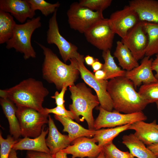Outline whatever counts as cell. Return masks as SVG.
I'll list each match as a JSON object with an SVG mask.
<instances>
[{"mask_svg":"<svg viewBox=\"0 0 158 158\" xmlns=\"http://www.w3.org/2000/svg\"><path fill=\"white\" fill-rule=\"evenodd\" d=\"M18 141L13 137L8 135L6 139L0 134V158H8L9 154L14 145Z\"/></svg>","mask_w":158,"mask_h":158,"instance_id":"d6a6232c","label":"cell"},{"mask_svg":"<svg viewBox=\"0 0 158 158\" xmlns=\"http://www.w3.org/2000/svg\"><path fill=\"white\" fill-rule=\"evenodd\" d=\"M44 109L45 113L47 114L53 113L56 115L68 117L72 120H76L75 117L73 113L70 110H67L65 106H57L52 109L45 108Z\"/></svg>","mask_w":158,"mask_h":158,"instance_id":"836d02e7","label":"cell"},{"mask_svg":"<svg viewBox=\"0 0 158 158\" xmlns=\"http://www.w3.org/2000/svg\"><path fill=\"white\" fill-rule=\"evenodd\" d=\"M150 57L145 56L140 65L131 71H126L125 77L132 82L135 88L142 83L147 84L158 81L152 69L151 64L153 59Z\"/></svg>","mask_w":158,"mask_h":158,"instance_id":"9a60e30c","label":"cell"},{"mask_svg":"<svg viewBox=\"0 0 158 158\" xmlns=\"http://www.w3.org/2000/svg\"><path fill=\"white\" fill-rule=\"evenodd\" d=\"M122 142L134 157L138 158H157L154 154L133 133L124 135Z\"/></svg>","mask_w":158,"mask_h":158,"instance_id":"7402d4cb","label":"cell"},{"mask_svg":"<svg viewBox=\"0 0 158 158\" xmlns=\"http://www.w3.org/2000/svg\"><path fill=\"white\" fill-rule=\"evenodd\" d=\"M155 56L156 58L152 62L151 68L152 71H156L154 76L158 80V54L156 55Z\"/></svg>","mask_w":158,"mask_h":158,"instance_id":"8d00e7d4","label":"cell"},{"mask_svg":"<svg viewBox=\"0 0 158 158\" xmlns=\"http://www.w3.org/2000/svg\"><path fill=\"white\" fill-rule=\"evenodd\" d=\"M107 90L113 108L118 112L127 114L142 111L148 104L135 91L132 82L125 76L110 79Z\"/></svg>","mask_w":158,"mask_h":158,"instance_id":"3957f363","label":"cell"},{"mask_svg":"<svg viewBox=\"0 0 158 158\" xmlns=\"http://www.w3.org/2000/svg\"><path fill=\"white\" fill-rule=\"evenodd\" d=\"M67 87L65 86L62 88L60 92L56 91L55 93L54 96L51 98L54 99L55 100V103L57 106H65V101L64 99V96Z\"/></svg>","mask_w":158,"mask_h":158,"instance_id":"e575fe53","label":"cell"},{"mask_svg":"<svg viewBox=\"0 0 158 158\" xmlns=\"http://www.w3.org/2000/svg\"><path fill=\"white\" fill-rule=\"evenodd\" d=\"M102 56L104 61L102 70L106 73L105 80L125 76L126 71L121 69L117 66L111 54L110 50L103 51Z\"/></svg>","mask_w":158,"mask_h":158,"instance_id":"484cf974","label":"cell"},{"mask_svg":"<svg viewBox=\"0 0 158 158\" xmlns=\"http://www.w3.org/2000/svg\"><path fill=\"white\" fill-rule=\"evenodd\" d=\"M0 103L9 125L11 134L17 140L21 135L19 122L16 112L17 107L15 104L8 99L0 98Z\"/></svg>","mask_w":158,"mask_h":158,"instance_id":"603a6c76","label":"cell"},{"mask_svg":"<svg viewBox=\"0 0 158 158\" xmlns=\"http://www.w3.org/2000/svg\"><path fill=\"white\" fill-rule=\"evenodd\" d=\"M94 75L95 78L98 80H105L106 74L105 72L101 69L95 72Z\"/></svg>","mask_w":158,"mask_h":158,"instance_id":"f35d334b","label":"cell"},{"mask_svg":"<svg viewBox=\"0 0 158 158\" xmlns=\"http://www.w3.org/2000/svg\"><path fill=\"white\" fill-rule=\"evenodd\" d=\"M16 106L21 135L24 138H33L39 136L44 125L48 123L49 114H43L31 108Z\"/></svg>","mask_w":158,"mask_h":158,"instance_id":"8992f818","label":"cell"},{"mask_svg":"<svg viewBox=\"0 0 158 158\" xmlns=\"http://www.w3.org/2000/svg\"><path fill=\"white\" fill-rule=\"evenodd\" d=\"M142 22L148 37L145 56L150 57L158 54V23Z\"/></svg>","mask_w":158,"mask_h":158,"instance_id":"d4e9b609","label":"cell"},{"mask_svg":"<svg viewBox=\"0 0 158 158\" xmlns=\"http://www.w3.org/2000/svg\"><path fill=\"white\" fill-rule=\"evenodd\" d=\"M0 10L11 13L23 23L28 18H33L35 14L27 0H0Z\"/></svg>","mask_w":158,"mask_h":158,"instance_id":"2e32d148","label":"cell"},{"mask_svg":"<svg viewBox=\"0 0 158 158\" xmlns=\"http://www.w3.org/2000/svg\"><path fill=\"white\" fill-rule=\"evenodd\" d=\"M138 92L148 104L155 103L158 107V81L143 84Z\"/></svg>","mask_w":158,"mask_h":158,"instance_id":"f1b7e54d","label":"cell"},{"mask_svg":"<svg viewBox=\"0 0 158 158\" xmlns=\"http://www.w3.org/2000/svg\"><path fill=\"white\" fill-rule=\"evenodd\" d=\"M49 132L46 139L47 145L50 154L53 155L57 152L66 148L71 143L68 135L61 134L58 130L53 120L50 115L48 116Z\"/></svg>","mask_w":158,"mask_h":158,"instance_id":"d6986e66","label":"cell"},{"mask_svg":"<svg viewBox=\"0 0 158 158\" xmlns=\"http://www.w3.org/2000/svg\"><path fill=\"white\" fill-rule=\"evenodd\" d=\"M40 20L39 16L22 24H16L12 36L6 43V48H14L17 52L23 54L25 60L35 58L36 53L32 45L31 38L35 30L41 26Z\"/></svg>","mask_w":158,"mask_h":158,"instance_id":"5b68a950","label":"cell"},{"mask_svg":"<svg viewBox=\"0 0 158 158\" xmlns=\"http://www.w3.org/2000/svg\"><path fill=\"white\" fill-rule=\"evenodd\" d=\"M98 109L99 113L94 124L95 130L103 128L118 127L131 124L139 121H145L147 119V116L142 111L122 114L115 110L113 111H107L100 106Z\"/></svg>","mask_w":158,"mask_h":158,"instance_id":"9c48e42d","label":"cell"},{"mask_svg":"<svg viewBox=\"0 0 158 158\" xmlns=\"http://www.w3.org/2000/svg\"><path fill=\"white\" fill-rule=\"evenodd\" d=\"M157 126H158V124H157Z\"/></svg>","mask_w":158,"mask_h":158,"instance_id":"f6af8a7d","label":"cell"},{"mask_svg":"<svg viewBox=\"0 0 158 158\" xmlns=\"http://www.w3.org/2000/svg\"><path fill=\"white\" fill-rule=\"evenodd\" d=\"M49 94V91L41 81L31 78L24 80L8 89L0 91L1 98L8 99L16 105L31 108L45 114H48L42 105Z\"/></svg>","mask_w":158,"mask_h":158,"instance_id":"6da1fadb","label":"cell"},{"mask_svg":"<svg viewBox=\"0 0 158 158\" xmlns=\"http://www.w3.org/2000/svg\"><path fill=\"white\" fill-rule=\"evenodd\" d=\"M54 118L63 125V131L68 133L69 139L71 143L77 138L82 137H91L96 133L97 130L85 129L68 117L55 115Z\"/></svg>","mask_w":158,"mask_h":158,"instance_id":"44dd1931","label":"cell"},{"mask_svg":"<svg viewBox=\"0 0 158 158\" xmlns=\"http://www.w3.org/2000/svg\"><path fill=\"white\" fill-rule=\"evenodd\" d=\"M112 2L111 0H81L79 3L93 11L103 12L110 6Z\"/></svg>","mask_w":158,"mask_h":158,"instance_id":"1f68e13d","label":"cell"},{"mask_svg":"<svg viewBox=\"0 0 158 158\" xmlns=\"http://www.w3.org/2000/svg\"><path fill=\"white\" fill-rule=\"evenodd\" d=\"M70 27L84 33L97 22L104 18L103 12L95 11L75 2L70 6L67 12Z\"/></svg>","mask_w":158,"mask_h":158,"instance_id":"52a82bcc","label":"cell"},{"mask_svg":"<svg viewBox=\"0 0 158 158\" xmlns=\"http://www.w3.org/2000/svg\"><path fill=\"white\" fill-rule=\"evenodd\" d=\"M147 147L158 158V143L147 146Z\"/></svg>","mask_w":158,"mask_h":158,"instance_id":"ab89813d","label":"cell"},{"mask_svg":"<svg viewBox=\"0 0 158 158\" xmlns=\"http://www.w3.org/2000/svg\"><path fill=\"white\" fill-rule=\"evenodd\" d=\"M87 41L102 51L110 50L115 34L109 26L108 18L99 20L84 33Z\"/></svg>","mask_w":158,"mask_h":158,"instance_id":"8fae6325","label":"cell"},{"mask_svg":"<svg viewBox=\"0 0 158 158\" xmlns=\"http://www.w3.org/2000/svg\"><path fill=\"white\" fill-rule=\"evenodd\" d=\"M69 89L72 101V104L69 105V108L75 115L76 120L78 122L81 121L79 117L82 116V121L85 119L87 123L88 129L95 130L94 127L95 121L92 111L99 104L97 95H94L91 89L83 83L70 86Z\"/></svg>","mask_w":158,"mask_h":158,"instance_id":"277c9868","label":"cell"},{"mask_svg":"<svg viewBox=\"0 0 158 158\" xmlns=\"http://www.w3.org/2000/svg\"><path fill=\"white\" fill-rule=\"evenodd\" d=\"M102 150L105 158H134L130 152L120 150L112 142L104 146Z\"/></svg>","mask_w":158,"mask_h":158,"instance_id":"4dcf8cb0","label":"cell"},{"mask_svg":"<svg viewBox=\"0 0 158 158\" xmlns=\"http://www.w3.org/2000/svg\"><path fill=\"white\" fill-rule=\"evenodd\" d=\"M114 56L117 58L118 65L123 70L131 71L139 65L130 50L121 41L116 42Z\"/></svg>","mask_w":158,"mask_h":158,"instance_id":"cb8c5ba5","label":"cell"},{"mask_svg":"<svg viewBox=\"0 0 158 158\" xmlns=\"http://www.w3.org/2000/svg\"><path fill=\"white\" fill-rule=\"evenodd\" d=\"M72 142V145L60 151L67 154H71V158H96L103 149V147L96 144L97 142L94 138L81 137Z\"/></svg>","mask_w":158,"mask_h":158,"instance_id":"5bb4252c","label":"cell"},{"mask_svg":"<svg viewBox=\"0 0 158 158\" xmlns=\"http://www.w3.org/2000/svg\"><path fill=\"white\" fill-rule=\"evenodd\" d=\"M103 64L101 63L97 59H95L94 63L92 65V69L94 72L102 69Z\"/></svg>","mask_w":158,"mask_h":158,"instance_id":"74e56055","label":"cell"},{"mask_svg":"<svg viewBox=\"0 0 158 158\" xmlns=\"http://www.w3.org/2000/svg\"><path fill=\"white\" fill-rule=\"evenodd\" d=\"M16 24L10 13L0 10V44L6 43L11 38Z\"/></svg>","mask_w":158,"mask_h":158,"instance_id":"4316f807","label":"cell"},{"mask_svg":"<svg viewBox=\"0 0 158 158\" xmlns=\"http://www.w3.org/2000/svg\"><path fill=\"white\" fill-rule=\"evenodd\" d=\"M140 21L137 13L129 5L112 13L108 19L111 30L122 39Z\"/></svg>","mask_w":158,"mask_h":158,"instance_id":"7c38bea8","label":"cell"},{"mask_svg":"<svg viewBox=\"0 0 158 158\" xmlns=\"http://www.w3.org/2000/svg\"><path fill=\"white\" fill-rule=\"evenodd\" d=\"M67 155V153L59 151L52 155L54 158H68Z\"/></svg>","mask_w":158,"mask_h":158,"instance_id":"b9f144b4","label":"cell"},{"mask_svg":"<svg viewBox=\"0 0 158 158\" xmlns=\"http://www.w3.org/2000/svg\"><path fill=\"white\" fill-rule=\"evenodd\" d=\"M41 48L44 56L42 66L43 78L53 83L57 89L74 85L78 78L79 71L76 67L75 59H70L67 65L62 61L50 49L36 42Z\"/></svg>","mask_w":158,"mask_h":158,"instance_id":"7a4b0ae2","label":"cell"},{"mask_svg":"<svg viewBox=\"0 0 158 158\" xmlns=\"http://www.w3.org/2000/svg\"><path fill=\"white\" fill-rule=\"evenodd\" d=\"M84 58V55L81 54L78 58L75 59L76 67L79 71L81 78L95 91L100 106L107 111H112L114 108L113 102L107 90L108 81L96 79L94 75L85 66Z\"/></svg>","mask_w":158,"mask_h":158,"instance_id":"ba28073f","label":"cell"},{"mask_svg":"<svg viewBox=\"0 0 158 158\" xmlns=\"http://www.w3.org/2000/svg\"><path fill=\"white\" fill-rule=\"evenodd\" d=\"M129 5L137 13L140 21L158 23V1L133 0Z\"/></svg>","mask_w":158,"mask_h":158,"instance_id":"e0dca14e","label":"cell"},{"mask_svg":"<svg viewBox=\"0 0 158 158\" xmlns=\"http://www.w3.org/2000/svg\"><path fill=\"white\" fill-rule=\"evenodd\" d=\"M8 158H19L17 156L16 150L12 149L9 154Z\"/></svg>","mask_w":158,"mask_h":158,"instance_id":"7bdbcfd3","label":"cell"},{"mask_svg":"<svg viewBox=\"0 0 158 158\" xmlns=\"http://www.w3.org/2000/svg\"><path fill=\"white\" fill-rule=\"evenodd\" d=\"M57 10L49 20L47 40L48 44H54L57 47L62 59L66 63L71 59L78 58L81 54L78 52L77 47L68 41L60 33L56 19Z\"/></svg>","mask_w":158,"mask_h":158,"instance_id":"30bf717a","label":"cell"},{"mask_svg":"<svg viewBox=\"0 0 158 158\" xmlns=\"http://www.w3.org/2000/svg\"><path fill=\"white\" fill-rule=\"evenodd\" d=\"M130 125L128 124L114 128L97 130L94 138L98 142L99 146L103 147L112 142L113 140L120 133L129 130Z\"/></svg>","mask_w":158,"mask_h":158,"instance_id":"83f0119b","label":"cell"},{"mask_svg":"<svg viewBox=\"0 0 158 158\" xmlns=\"http://www.w3.org/2000/svg\"><path fill=\"white\" fill-rule=\"evenodd\" d=\"M32 9L35 11L40 10L42 14L47 16L54 13L60 6L58 2L54 4L48 3L44 0H27Z\"/></svg>","mask_w":158,"mask_h":158,"instance_id":"f546056e","label":"cell"},{"mask_svg":"<svg viewBox=\"0 0 158 158\" xmlns=\"http://www.w3.org/2000/svg\"><path fill=\"white\" fill-rule=\"evenodd\" d=\"M96 158H105L104 154L102 150Z\"/></svg>","mask_w":158,"mask_h":158,"instance_id":"ee69618b","label":"cell"},{"mask_svg":"<svg viewBox=\"0 0 158 158\" xmlns=\"http://www.w3.org/2000/svg\"><path fill=\"white\" fill-rule=\"evenodd\" d=\"M25 158H54L51 154L45 152L29 151L27 153Z\"/></svg>","mask_w":158,"mask_h":158,"instance_id":"d590c367","label":"cell"},{"mask_svg":"<svg viewBox=\"0 0 158 158\" xmlns=\"http://www.w3.org/2000/svg\"><path fill=\"white\" fill-rule=\"evenodd\" d=\"M121 41L130 50L138 61L142 59L145 56L148 37L142 21H140L131 29Z\"/></svg>","mask_w":158,"mask_h":158,"instance_id":"4fadbf2b","label":"cell"},{"mask_svg":"<svg viewBox=\"0 0 158 158\" xmlns=\"http://www.w3.org/2000/svg\"><path fill=\"white\" fill-rule=\"evenodd\" d=\"M43 127L40 135L38 137L30 138L24 137L18 140L13 146L12 149L15 150H28L45 152L50 154L47 146L45 137L48 133L49 128L44 129Z\"/></svg>","mask_w":158,"mask_h":158,"instance_id":"ffe728a7","label":"cell"},{"mask_svg":"<svg viewBox=\"0 0 158 158\" xmlns=\"http://www.w3.org/2000/svg\"><path fill=\"white\" fill-rule=\"evenodd\" d=\"M129 129L135 130V135L147 146L158 143V127L156 120L150 123L141 121L131 124Z\"/></svg>","mask_w":158,"mask_h":158,"instance_id":"ac0fdd59","label":"cell"},{"mask_svg":"<svg viewBox=\"0 0 158 158\" xmlns=\"http://www.w3.org/2000/svg\"><path fill=\"white\" fill-rule=\"evenodd\" d=\"M84 59L86 64L89 66H92L95 61L93 57L89 55L84 57Z\"/></svg>","mask_w":158,"mask_h":158,"instance_id":"60d3db41","label":"cell"}]
</instances>
